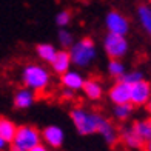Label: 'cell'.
I'll return each mask as SVG.
<instances>
[{
    "instance_id": "f546056e",
    "label": "cell",
    "mask_w": 151,
    "mask_h": 151,
    "mask_svg": "<svg viewBox=\"0 0 151 151\" xmlns=\"http://www.w3.org/2000/svg\"><path fill=\"white\" fill-rule=\"evenodd\" d=\"M147 109H148V114L151 116V100L148 102V105H147Z\"/></svg>"
},
{
    "instance_id": "5b68a950",
    "label": "cell",
    "mask_w": 151,
    "mask_h": 151,
    "mask_svg": "<svg viewBox=\"0 0 151 151\" xmlns=\"http://www.w3.org/2000/svg\"><path fill=\"white\" fill-rule=\"evenodd\" d=\"M104 50L109 59H122L127 56L129 45L125 36H117V34L108 32L104 39Z\"/></svg>"
},
{
    "instance_id": "44dd1931",
    "label": "cell",
    "mask_w": 151,
    "mask_h": 151,
    "mask_svg": "<svg viewBox=\"0 0 151 151\" xmlns=\"http://www.w3.org/2000/svg\"><path fill=\"white\" fill-rule=\"evenodd\" d=\"M133 104H122V105H114L113 108V116L117 120H127L133 114Z\"/></svg>"
},
{
    "instance_id": "484cf974",
    "label": "cell",
    "mask_w": 151,
    "mask_h": 151,
    "mask_svg": "<svg viewBox=\"0 0 151 151\" xmlns=\"http://www.w3.org/2000/svg\"><path fill=\"white\" fill-rule=\"evenodd\" d=\"M31 151H50V150H48V148L43 145V143H40V145H37L36 148H32Z\"/></svg>"
},
{
    "instance_id": "9c48e42d",
    "label": "cell",
    "mask_w": 151,
    "mask_h": 151,
    "mask_svg": "<svg viewBox=\"0 0 151 151\" xmlns=\"http://www.w3.org/2000/svg\"><path fill=\"white\" fill-rule=\"evenodd\" d=\"M42 139L48 147L59 148V147H62V143L65 140V133L57 125H48L42 131Z\"/></svg>"
},
{
    "instance_id": "4316f807",
    "label": "cell",
    "mask_w": 151,
    "mask_h": 151,
    "mask_svg": "<svg viewBox=\"0 0 151 151\" xmlns=\"http://www.w3.org/2000/svg\"><path fill=\"white\" fill-rule=\"evenodd\" d=\"M6 145H8V143H6L5 140L0 139V150H5V147H6Z\"/></svg>"
},
{
    "instance_id": "30bf717a",
    "label": "cell",
    "mask_w": 151,
    "mask_h": 151,
    "mask_svg": "<svg viewBox=\"0 0 151 151\" xmlns=\"http://www.w3.org/2000/svg\"><path fill=\"white\" fill-rule=\"evenodd\" d=\"M60 82H62V86L63 88H70L73 91H80V90H83V85H85L86 80L83 79V76L79 71L70 70L65 74H62Z\"/></svg>"
},
{
    "instance_id": "cb8c5ba5",
    "label": "cell",
    "mask_w": 151,
    "mask_h": 151,
    "mask_svg": "<svg viewBox=\"0 0 151 151\" xmlns=\"http://www.w3.org/2000/svg\"><path fill=\"white\" fill-rule=\"evenodd\" d=\"M120 80H123L128 85H134V83H137V82L143 80V74L140 71H128Z\"/></svg>"
},
{
    "instance_id": "ba28073f",
    "label": "cell",
    "mask_w": 151,
    "mask_h": 151,
    "mask_svg": "<svg viewBox=\"0 0 151 151\" xmlns=\"http://www.w3.org/2000/svg\"><path fill=\"white\" fill-rule=\"evenodd\" d=\"M151 100V83L147 80L137 82L131 85V104L134 106H143L148 105Z\"/></svg>"
},
{
    "instance_id": "603a6c76",
    "label": "cell",
    "mask_w": 151,
    "mask_h": 151,
    "mask_svg": "<svg viewBox=\"0 0 151 151\" xmlns=\"http://www.w3.org/2000/svg\"><path fill=\"white\" fill-rule=\"evenodd\" d=\"M71 23V12L70 11H59L57 16H56V25L60 26V28H66L68 25Z\"/></svg>"
},
{
    "instance_id": "4fadbf2b",
    "label": "cell",
    "mask_w": 151,
    "mask_h": 151,
    "mask_svg": "<svg viewBox=\"0 0 151 151\" xmlns=\"http://www.w3.org/2000/svg\"><path fill=\"white\" fill-rule=\"evenodd\" d=\"M120 140L125 143L128 148H133V150H137V148H140L142 145H145V143H143V140H142L140 137L137 136V133L134 131L133 125H131V127H123V128L120 129Z\"/></svg>"
},
{
    "instance_id": "ffe728a7",
    "label": "cell",
    "mask_w": 151,
    "mask_h": 151,
    "mask_svg": "<svg viewBox=\"0 0 151 151\" xmlns=\"http://www.w3.org/2000/svg\"><path fill=\"white\" fill-rule=\"evenodd\" d=\"M106 71H108V74L111 76V77L119 79V80L127 74L125 65H123V62L120 59H109L108 65H106Z\"/></svg>"
},
{
    "instance_id": "4dcf8cb0",
    "label": "cell",
    "mask_w": 151,
    "mask_h": 151,
    "mask_svg": "<svg viewBox=\"0 0 151 151\" xmlns=\"http://www.w3.org/2000/svg\"><path fill=\"white\" fill-rule=\"evenodd\" d=\"M148 3H150V5H151V0H148Z\"/></svg>"
},
{
    "instance_id": "83f0119b",
    "label": "cell",
    "mask_w": 151,
    "mask_h": 151,
    "mask_svg": "<svg viewBox=\"0 0 151 151\" xmlns=\"http://www.w3.org/2000/svg\"><path fill=\"white\" fill-rule=\"evenodd\" d=\"M145 150H147V151H151V140H148V142L145 143Z\"/></svg>"
},
{
    "instance_id": "6da1fadb",
    "label": "cell",
    "mask_w": 151,
    "mask_h": 151,
    "mask_svg": "<svg viewBox=\"0 0 151 151\" xmlns=\"http://www.w3.org/2000/svg\"><path fill=\"white\" fill-rule=\"evenodd\" d=\"M70 119L76 128V131L82 136H90L100 131V127L106 120L100 114L91 111L83 106H76L70 111Z\"/></svg>"
},
{
    "instance_id": "ac0fdd59",
    "label": "cell",
    "mask_w": 151,
    "mask_h": 151,
    "mask_svg": "<svg viewBox=\"0 0 151 151\" xmlns=\"http://www.w3.org/2000/svg\"><path fill=\"white\" fill-rule=\"evenodd\" d=\"M36 52H37L39 59H42L46 63H52L59 50H56V46L51 45V43H39L36 46Z\"/></svg>"
},
{
    "instance_id": "277c9868",
    "label": "cell",
    "mask_w": 151,
    "mask_h": 151,
    "mask_svg": "<svg viewBox=\"0 0 151 151\" xmlns=\"http://www.w3.org/2000/svg\"><path fill=\"white\" fill-rule=\"evenodd\" d=\"M42 133L39 131L36 127L31 125H20L17 129L16 139L11 145L17 147L20 151H31L32 148H36L37 145L42 143Z\"/></svg>"
},
{
    "instance_id": "8992f818",
    "label": "cell",
    "mask_w": 151,
    "mask_h": 151,
    "mask_svg": "<svg viewBox=\"0 0 151 151\" xmlns=\"http://www.w3.org/2000/svg\"><path fill=\"white\" fill-rule=\"evenodd\" d=\"M105 28L109 34L127 36L129 31V20L119 11H109L105 16Z\"/></svg>"
},
{
    "instance_id": "52a82bcc",
    "label": "cell",
    "mask_w": 151,
    "mask_h": 151,
    "mask_svg": "<svg viewBox=\"0 0 151 151\" xmlns=\"http://www.w3.org/2000/svg\"><path fill=\"white\" fill-rule=\"evenodd\" d=\"M108 99L114 105L131 104V85L125 83L123 80H119L108 90Z\"/></svg>"
},
{
    "instance_id": "7a4b0ae2",
    "label": "cell",
    "mask_w": 151,
    "mask_h": 151,
    "mask_svg": "<svg viewBox=\"0 0 151 151\" xmlns=\"http://www.w3.org/2000/svg\"><path fill=\"white\" fill-rule=\"evenodd\" d=\"M22 83L25 88H29L34 93H43L48 90V86L51 83V74L48 71V68L39 63H29L22 70Z\"/></svg>"
},
{
    "instance_id": "d6986e66",
    "label": "cell",
    "mask_w": 151,
    "mask_h": 151,
    "mask_svg": "<svg viewBox=\"0 0 151 151\" xmlns=\"http://www.w3.org/2000/svg\"><path fill=\"white\" fill-rule=\"evenodd\" d=\"M134 131L137 133V136L143 140V143H147L148 140H151V119H140L133 123Z\"/></svg>"
},
{
    "instance_id": "f1b7e54d",
    "label": "cell",
    "mask_w": 151,
    "mask_h": 151,
    "mask_svg": "<svg viewBox=\"0 0 151 151\" xmlns=\"http://www.w3.org/2000/svg\"><path fill=\"white\" fill-rule=\"evenodd\" d=\"M8 151H20V150H19V148H17V147H14V145H11V147H9V150H8Z\"/></svg>"
},
{
    "instance_id": "5bb4252c",
    "label": "cell",
    "mask_w": 151,
    "mask_h": 151,
    "mask_svg": "<svg viewBox=\"0 0 151 151\" xmlns=\"http://www.w3.org/2000/svg\"><path fill=\"white\" fill-rule=\"evenodd\" d=\"M17 129H19V127L12 120L6 119V117L0 119V139L5 140L6 143H12V142H14Z\"/></svg>"
},
{
    "instance_id": "8fae6325",
    "label": "cell",
    "mask_w": 151,
    "mask_h": 151,
    "mask_svg": "<svg viewBox=\"0 0 151 151\" xmlns=\"http://www.w3.org/2000/svg\"><path fill=\"white\" fill-rule=\"evenodd\" d=\"M71 65H73V59H71V54H70V51H68V50H60L57 52L56 59H54V62L51 63L54 73H57L60 76L65 74L66 71H70L71 70Z\"/></svg>"
},
{
    "instance_id": "2e32d148",
    "label": "cell",
    "mask_w": 151,
    "mask_h": 151,
    "mask_svg": "<svg viewBox=\"0 0 151 151\" xmlns=\"http://www.w3.org/2000/svg\"><path fill=\"white\" fill-rule=\"evenodd\" d=\"M99 134L104 137V140L108 143V145H116V143H117V140L120 139V131H117V129H116V127H114L108 119L104 122V125L100 127Z\"/></svg>"
},
{
    "instance_id": "7402d4cb",
    "label": "cell",
    "mask_w": 151,
    "mask_h": 151,
    "mask_svg": "<svg viewBox=\"0 0 151 151\" xmlns=\"http://www.w3.org/2000/svg\"><path fill=\"white\" fill-rule=\"evenodd\" d=\"M57 40H59V43L60 46L63 48V50H70V48L74 45V37H73V34L68 31L66 28H62L57 34Z\"/></svg>"
},
{
    "instance_id": "3957f363",
    "label": "cell",
    "mask_w": 151,
    "mask_h": 151,
    "mask_svg": "<svg viewBox=\"0 0 151 151\" xmlns=\"http://www.w3.org/2000/svg\"><path fill=\"white\" fill-rule=\"evenodd\" d=\"M70 54L73 59V65L79 68L90 66L97 57V48H96L94 40L90 37H83L80 40H76L74 45L70 48Z\"/></svg>"
},
{
    "instance_id": "9a60e30c",
    "label": "cell",
    "mask_w": 151,
    "mask_h": 151,
    "mask_svg": "<svg viewBox=\"0 0 151 151\" xmlns=\"http://www.w3.org/2000/svg\"><path fill=\"white\" fill-rule=\"evenodd\" d=\"M83 94L86 96V99L90 100H99L104 94V86L97 79H88L83 85Z\"/></svg>"
},
{
    "instance_id": "e0dca14e",
    "label": "cell",
    "mask_w": 151,
    "mask_h": 151,
    "mask_svg": "<svg viewBox=\"0 0 151 151\" xmlns=\"http://www.w3.org/2000/svg\"><path fill=\"white\" fill-rule=\"evenodd\" d=\"M137 19H139L142 29L151 37V5L150 3L139 5V8H137Z\"/></svg>"
},
{
    "instance_id": "d4e9b609",
    "label": "cell",
    "mask_w": 151,
    "mask_h": 151,
    "mask_svg": "<svg viewBox=\"0 0 151 151\" xmlns=\"http://www.w3.org/2000/svg\"><path fill=\"white\" fill-rule=\"evenodd\" d=\"M74 93H76V91L70 90V88H63V90H62V99H65V100H71V99L74 97Z\"/></svg>"
},
{
    "instance_id": "7c38bea8",
    "label": "cell",
    "mask_w": 151,
    "mask_h": 151,
    "mask_svg": "<svg viewBox=\"0 0 151 151\" xmlns=\"http://www.w3.org/2000/svg\"><path fill=\"white\" fill-rule=\"evenodd\" d=\"M36 102V93L29 88H22L14 94V106L17 109H28Z\"/></svg>"
}]
</instances>
